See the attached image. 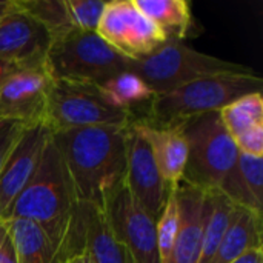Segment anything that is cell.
<instances>
[{"label":"cell","mask_w":263,"mask_h":263,"mask_svg":"<svg viewBox=\"0 0 263 263\" xmlns=\"http://www.w3.org/2000/svg\"><path fill=\"white\" fill-rule=\"evenodd\" d=\"M133 114L112 106L97 85L52 80L43 126L49 133L88 126H129Z\"/></svg>","instance_id":"7"},{"label":"cell","mask_w":263,"mask_h":263,"mask_svg":"<svg viewBox=\"0 0 263 263\" xmlns=\"http://www.w3.org/2000/svg\"><path fill=\"white\" fill-rule=\"evenodd\" d=\"M65 6L72 28L86 32H97L106 2L105 0H65Z\"/></svg>","instance_id":"25"},{"label":"cell","mask_w":263,"mask_h":263,"mask_svg":"<svg viewBox=\"0 0 263 263\" xmlns=\"http://www.w3.org/2000/svg\"><path fill=\"white\" fill-rule=\"evenodd\" d=\"M133 126L148 143L165 186L168 190L177 188L182 183L188 156V146L182 128H156L140 122H133Z\"/></svg>","instance_id":"15"},{"label":"cell","mask_w":263,"mask_h":263,"mask_svg":"<svg viewBox=\"0 0 263 263\" xmlns=\"http://www.w3.org/2000/svg\"><path fill=\"white\" fill-rule=\"evenodd\" d=\"M177 197L180 205V228L168 263H199L203 234V191L180 183Z\"/></svg>","instance_id":"16"},{"label":"cell","mask_w":263,"mask_h":263,"mask_svg":"<svg viewBox=\"0 0 263 263\" xmlns=\"http://www.w3.org/2000/svg\"><path fill=\"white\" fill-rule=\"evenodd\" d=\"M236 148L242 154L263 157V126H257L234 139Z\"/></svg>","instance_id":"28"},{"label":"cell","mask_w":263,"mask_h":263,"mask_svg":"<svg viewBox=\"0 0 263 263\" xmlns=\"http://www.w3.org/2000/svg\"><path fill=\"white\" fill-rule=\"evenodd\" d=\"M134 3L166 40L183 42L194 26L191 6L186 0H134Z\"/></svg>","instance_id":"19"},{"label":"cell","mask_w":263,"mask_h":263,"mask_svg":"<svg viewBox=\"0 0 263 263\" xmlns=\"http://www.w3.org/2000/svg\"><path fill=\"white\" fill-rule=\"evenodd\" d=\"M262 77L254 71L206 76L170 92L154 96L142 116L134 122L156 128L177 126L188 119L220 111L242 96L262 92Z\"/></svg>","instance_id":"3"},{"label":"cell","mask_w":263,"mask_h":263,"mask_svg":"<svg viewBox=\"0 0 263 263\" xmlns=\"http://www.w3.org/2000/svg\"><path fill=\"white\" fill-rule=\"evenodd\" d=\"M99 89L112 106L133 114L134 120L142 116L154 99V92L148 85L131 71L105 80L99 85Z\"/></svg>","instance_id":"21"},{"label":"cell","mask_w":263,"mask_h":263,"mask_svg":"<svg viewBox=\"0 0 263 263\" xmlns=\"http://www.w3.org/2000/svg\"><path fill=\"white\" fill-rule=\"evenodd\" d=\"M125 183L136 203L157 220L170 190L165 186L148 143L133 125L128 128L126 134Z\"/></svg>","instance_id":"11"},{"label":"cell","mask_w":263,"mask_h":263,"mask_svg":"<svg viewBox=\"0 0 263 263\" xmlns=\"http://www.w3.org/2000/svg\"><path fill=\"white\" fill-rule=\"evenodd\" d=\"M15 6L37 22L51 39L72 28L65 0H14Z\"/></svg>","instance_id":"23"},{"label":"cell","mask_w":263,"mask_h":263,"mask_svg":"<svg viewBox=\"0 0 263 263\" xmlns=\"http://www.w3.org/2000/svg\"><path fill=\"white\" fill-rule=\"evenodd\" d=\"M219 114L225 129L233 137V140L250 129L263 126L262 92L242 96L222 108Z\"/></svg>","instance_id":"22"},{"label":"cell","mask_w":263,"mask_h":263,"mask_svg":"<svg viewBox=\"0 0 263 263\" xmlns=\"http://www.w3.org/2000/svg\"><path fill=\"white\" fill-rule=\"evenodd\" d=\"M79 202L65 163L49 140L28 185L11 205L6 219L18 217L39 225L52 240L59 262L63 263L71 242Z\"/></svg>","instance_id":"2"},{"label":"cell","mask_w":263,"mask_h":263,"mask_svg":"<svg viewBox=\"0 0 263 263\" xmlns=\"http://www.w3.org/2000/svg\"><path fill=\"white\" fill-rule=\"evenodd\" d=\"M177 126L182 128L188 146L182 183L200 191L219 190L239 159V149L219 111L188 119Z\"/></svg>","instance_id":"5"},{"label":"cell","mask_w":263,"mask_h":263,"mask_svg":"<svg viewBox=\"0 0 263 263\" xmlns=\"http://www.w3.org/2000/svg\"><path fill=\"white\" fill-rule=\"evenodd\" d=\"M11 69H14L12 66H5V65H0V80L11 71Z\"/></svg>","instance_id":"33"},{"label":"cell","mask_w":263,"mask_h":263,"mask_svg":"<svg viewBox=\"0 0 263 263\" xmlns=\"http://www.w3.org/2000/svg\"><path fill=\"white\" fill-rule=\"evenodd\" d=\"M52 77L43 65L14 68L0 80V120L43 125Z\"/></svg>","instance_id":"10"},{"label":"cell","mask_w":263,"mask_h":263,"mask_svg":"<svg viewBox=\"0 0 263 263\" xmlns=\"http://www.w3.org/2000/svg\"><path fill=\"white\" fill-rule=\"evenodd\" d=\"M131 60L111 48L97 32L76 28L51 39L45 68L52 80L100 85L129 71Z\"/></svg>","instance_id":"4"},{"label":"cell","mask_w":263,"mask_h":263,"mask_svg":"<svg viewBox=\"0 0 263 263\" xmlns=\"http://www.w3.org/2000/svg\"><path fill=\"white\" fill-rule=\"evenodd\" d=\"M97 34L129 60H139L166 42L159 28L137 9L134 0L106 2Z\"/></svg>","instance_id":"9"},{"label":"cell","mask_w":263,"mask_h":263,"mask_svg":"<svg viewBox=\"0 0 263 263\" xmlns=\"http://www.w3.org/2000/svg\"><path fill=\"white\" fill-rule=\"evenodd\" d=\"M129 71L140 77L154 96H159L206 76L239 74L253 69L196 51L180 40H166L151 54L131 60Z\"/></svg>","instance_id":"6"},{"label":"cell","mask_w":263,"mask_h":263,"mask_svg":"<svg viewBox=\"0 0 263 263\" xmlns=\"http://www.w3.org/2000/svg\"><path fill=\"white\" fill-rule=\"evenodd\" d=\"M262 245V214L234 206L231 222L210 263H233Z\"/></svg>","instance_id":"17"},{"label":"cell","mask_w":263,"mask_h":263,"mask_svg":"<svg viewBox=\"0 0 263 263\" xmlns=\"http://www.w3.org/2000/svg\"><path fill=\"white\" fill-rule=\"evenodd\" d=\"M0 263H17L5 222L0 220Z\"/></svg>","instance_id":"29"},{"label":"cell","mask_w":263,"mask_h":263,"mask_svg":"<svg viewBox=\"0 0 263 263\" xmlns=\"http://www.w3.org/2000/svg\"><path fill=\"white\" fill-rule=\"evenodd\" d=\"M26 126L17 123V122H8V120H0V171L11 154L12 148L18 142L23 129Z\"/></svg>","instance_id":"27"},{"label":"cell","mask_w":263,"mask_h":263,"mask_svg":"<svg viewBox=\"0 0 263 263\" xmlns=\"http://www.w3.org/2000/svg\"><path fill=\"white\" fill-rule=\"evenodd\" d=\"M63 263H92V260H91L89 254L83 248H77L71 254L66 256Z\"/></svg>","instance_id":"30"},{"label":"cell","mask_w":263,"mask_h":263,"mask_svg":"<svg viewBox=\"0 0 263 263\" xmlns=\"http://www.w3.org/2000/svg\"><path fill=\"white\" fill-rule=\"evenodd\" d=\"M49 134L51 133L43 125L25 128L8 156L0 171V220L6 217L11 205L35 173Z\"/></svg>","instance_id":"13"},{"label":"cell","mask_w":263,"mask_h":263,"mask_svg":"<svg viewBox=\"0 0 263 263\" xmlns=\"http://www.w3.org/2000/svg\"><path fill=\"white\" fill-rule=\"evenodd\" d=\"M234 203L219 190L203 191V234L199 263H210L231 222Z\"/></svg>","instance_id":"20"},{"label":"cell","mask_w":263,"mask_h":263,"mask_svg":"<svg viewBox=\"0 0 263 263\" xmlns=\"http://www.w3.org/2000/svg\"><path fill=\"white\" fill-rule=\"evenodd\" d=\"M77 248H83L92 263H133L129 253L114 237L102 208L94 203H79L77 206L66 256Z\"/></svg>","instance_id":"14"},{"label":"cell","mask_w":263,"mask_h":263,"mask_svg":"<svg viewBox=\"0 0 263 263\" xmlns=\"http://www.w3.org/2000/svg\"><path fill=\"white\" fill-rule=\"evenodd\" d=\"M49 42V34L12 0V8L0 20V65L12 68L43 65Z\"/></svg>","instance_id":"12"},{"label":"cell","mask_w":263,"mask_h":263,"mask_svg":"<svg viewBox=\"0 0 263 263\" xmlns=\"http://www.w3.org/2000/svg\"><path fill=\"white\" fill-rule=\"evenodd\" d=\"M233 263H263V248H254Z\"/></svg>","instance_id":"31"},{"label":"cell","mask_w":263,"mask_h":263,"mask_svg":"<svg viewBox=\"0 0 263 263\" xmlns=\"http://www.w3.org/2000/svg\"><path fill=\"white\" fill-rule=\"evenodd\" d=\"M237 170L250 196L263 210V157L239 153Z\"/></svg>","instance_id":"26"},{"label":"cell","mask_w":263,"mask_h":263,"mask_svg":"<svg viewBox=\"0 0 263 263\" xmlns=\"http://www.w3.org/2000/svg\"><path fill=\"white\" fill-rule=\"evenodd\" d=\"M100 208L114 237L129 253L133 263H162L156 220L131 197L125 179L103 196Z\"/></svg>","instance_id":"8"},{"label":"cell","mask_w":263,"mask_h":263,"mask_svg":"<svg viewBox=\"0 0 263 263\" xmlns=\"http://www.w3.org/2000/svg\"><path fill=\"white\" fill-rule=\"evenodd\" d=\"M129 126H88L51 133L79 203L100 206L103 196L125 179Z\"/></svg>","instance_id":"1"},{"label":"cell","mask_w":263,"mask_h":263,"mask_svg":"<svg viewBox=\"0 0 263 263\" xmlns=\"http://www.w3.org/2000/svg\"><path fill=\"white\" fill-rule=\"evenodd\" d=\"M177 188H173L168 191L165 206L156 220L157 248H159V256H160L162 263H168L170 260L173 248H174V242L180 228V205H179V197H177Z\"/></svg>","instance_id":"24"},{"label":"cell","mask_w":263,"mask_h":263,"mask_svg":"<svg viewBox=\"0 0 263 263\" xmlns=\"http://www.w3.org/2000/svg\"><path fill=\"white\" fill-rule=\"evenodd\" d=\"M12 8V0H0V20L9 12Z\"/></svg>","instance_id":"32"},{"label":"cell","mask_w":263,"mask_h":263,"mask_svg":"<svg viewBox=\"0 0 263 263\" xmlns=\"http://www.w3.org/2000/svg\"><path fill=\"white\" fill-rule=\"evenodd\" d=\"M9 240L17 263H60L59 253L48 234L26 219H6Z\"/></svg>","instance_id":"18"}]
</instances>
